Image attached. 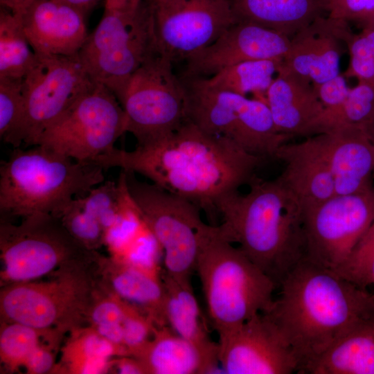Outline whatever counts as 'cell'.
<instances>
[{
	"label": "cell",
	"instance_id": "3",
	"mask_svg": "<svg viewBox=\"0 0 374 374\" xmlns=\"http://www.w3.org/2000/svg\"><path fill=\"white\" fill-rule=\"evenodd\" d=\"M249 190L225 193L214 203L221 234L238 244L247 256L279 287L306 258L303 207L278 177L254 176Z\"/></svg>",
	"mask_w": 374,
	"mask_h": 374
},
{
	"label": "cell",
	"instance_id": "11",
	"mask_svg": "<svg viewBox=\"0 0 374 374\" xmlns=\"http://www.w3.org/2000/svg\"><path fill=\"white\" fill-rule=\"evenodd\" d=\"M37 57L35 66L23 78L21 118L6 142L14 148L22 143L36 145L42 132L95 82L78 54Z\"/></svg>",
	"mask_w": 374,
	"mask_h": 374
},
{
	"label": "cell",
	"instance_id": "15",
	"mask_svg": "<svg viewBox=\"0 0 374 374\" xmlns=\"http://www.w3.org/2000/svg\"><path fill=\"white\" fill-rule=\"evenodd\" d=\"M217 343L224 373H297L298 362L292 350L264 313L256 314Z\"/></svg>",
	"mask_w": 374,
	"mask_h": 374
},
{
	"label": "cell",
	"instance_id": "14",
	"mask_svg": "<svg viewBox=\"0 0 374 374\" xmlns=\"http://www.w3.org/2000/svg\"><path fill=\"white\" fill-rule=\"evenodd\" d=\"M158 53L186 60L236 22L229 0H151Z\"/></svg>",
	"mask_w": 374,
	"mask_h": 374
},
{
	"label": "cell",
	"instance_id": "12",
	"mask_svg": "<svg viewBox=\"0 0 374 374\" xmlns=\"http://www.w3.org/2000/svg\"><path fill=\"white\" fill-rule=\"evenodd\" d=\"M90 299L86 276L73 268L64 269L50 280L6 285L0 295L1 315L7 322L39 330L69 329L88 316Z\"/></svg>",
	"mask_w": 374,
	"mask_h": 374
},
{
	"label": "cell",
	"instance_id": "19",
	"mask_svg": "<svg viewBox=\"0 0 374 374\" xmlns=\"http://www.w3.org/2000/svg\"><path fill=\"white\" fill-rule=\"evenodd\" d=\"M267 104L278 131L293 138L319 133L324 108L312 83L281 64L267 90Z\"/></svg>",
	"mask_w": 374,
	"mask_h": 374
},
{
	"label": "cell",
	"instance_id": "34",
	"mask_svg": "<svg viewBox=\"0 0 374 374\" xmlns=\"http://www.w3.org/2000/svg\"><path fill=\"white\" fill-rule=\"evenodd\" d=\"M120 196L118 181H104L78 199L82 208L99 222L105 232L116 220Z\"/></svg>",
	"mask_w": 374,
	"mask_h": 374
},
{
	"label": "cell",
	"instance_id": "38",
	"mask_svg": "<svg viewBox=\"0 0 374 374\" xmlns=\"http://www.w3.org/2000/svg\"><path fill=\"white\" fill-rule=\"evenodd\" d=\"M313 86L317 97L324 108L321 123V127L323 121L326 118L332 115L341 107L348 96L350 87L346 84L344 75L341 74L322 83L313 84Z\"/></svg>",
	"mask_w": 374,
	"mask_h": 374
},
{
	"label": "cell",
	"instance_id": "18",
	"mask_svg": "<svg viewBox=\"0 0 374 374\" xmlns=\"http://www.w3.org/2000/svg\"><path fill=\"white\" fill-rule=\"evenodd\" d=\"M21 17L26 37L37 55H77L88 36L85 15L57 0H34Z\"/></svg>",
	"mask_w": 374,
	"mask_h": 374
},
{
	"label": "cell",
	"instance_id": "32",
	"mask_svg": "<svg viewBox=\"0 0 374 374\" xmlns=\"http://www.w3.org/2000/svg\"><path fill=\"white\" fill-rule=\"evenodd\" d=\"M340 36L350 56L344 77L374 84V28L363 27L361 33L355 34L345 21L341 26Z\"/></svg>",
	"mask_w": 374,
	"mask_h": 374
},
{
	"label": "cell",
	"instance_id": "46",
	"mask_svg": "<svg viewBox=\"0 0 374 374\" xmlns=\"http://www.w3.org/2000/svg\"><path fill=\"white\" fill-rule=\"evenodd\" d=\"M360 24L362 27L374 28V10Z\"/></svg>",
	"mask_w": 374,
	"mask_h": 374
},
{
	"label": "cell",
	"instance_id": "40",
	"mask_svg": "<svg viewBox=\"0 0 374 374\" xmlns=\"http://www.w3.org/2000/svg\"><path fill=\"white\" fill-rule=\"evenodd\" d=\"M328 17L361 24L373 10L374 0H324Z\"/></svg>",
	"mask_w": 374,
	"mask_h": 374
},
{
	"label": "cell",
	"instance_id": "41",
	"mask_svg": "<svg viewBox=\"0 0 374 374\" xmlns=\"http://www.w3.org/2000/svg\"><path fill=\"white\" fill-rule=\"evenodd\" d=\"M54 362L52 349L42 344L31 355L24 368L28 373H45L52 370Z\"/></svg>",
	"mask_w": 374,
	"mask_h": 374
},
{
	"label": "cell",
	"instance_id": "8",
	"mask_svg": "<svg viewBox=\"0 0 374 374\" xmlns=\"http://www.w3.org/2000/svg\"><path fill=\"white\" fill-rule=\"evenodd\" d=\"M125 112L114 93L95 82L41 134L37 144L79 162H95L115 148L126 130Z\"/></svg>",
	"mask_w": 374,
	"mask_h": 374
},
{
	"label": "cell",
	"instance_id": "17",
	"mask_svg": "<svg viewBox=\"0 0 374 374\" xmlns=\"http://www.w3.org/2000/svg\"><path fill=\"white\" fill-rule=\"evenodd\" d=\"M328 163L336 194L371 188L374 143L364 126L344 125L314 135Z\"/></svg>",
	"mask_w": 374,
	"mask_h": 374
},
{
	"label": "cell",
	"instance_id": "25",
	"mask_svg": "<svg viewBox=\"0 0 374 374\" xmlns=\"http://www.w3.org/2000/svg\"><path fill=\"white\" fill-rule=\"evenodd\" d=\"M134 357L145 374L214 373L200 351L169 326H156L152 338Z\"/></svg>",
	"mask_w": 374,
	"mask_h": 374
},
{
	"label": "cell",
	"instance_id": "10",
	"mask_svg": "<svg viewBox=\"0 0 374 374\" xmlns=\"http://www.w3.org/2000/svg\"><path fill=\"white\" fill-rule=\"evenodd\" d=\"M130 195L163 252L165 272L190 279L195 269L201 208L190 200L157 185L141 181L124 170Z\"/></svg>",
	"mask_w": 374,
	"mask_h": 374
},
{
	"label": "cell",
	"instance_id": "30",
	"mask_svg": "<svg viewBox=\"0 0 374 374\" xmlns=\"http://www.w3.org/2000/svg\"><path fill=\"white\" fill-rule=\"evenodd\" d=\"M39 330L17 322H7L1 328L0 359L11 371L25 367L33 352L42 343Z\"/></svg>",
	"mask_w": 374,
	"mask_h": 374
},
{
	"label": "cell",
	"instance_id": "47",
	"mask_svg": "<svg viewBox=\"0 0 374 374\" xmlns=\"http://www.w3.org/2000/svg\"><path fill=\"white\" fill-rule=\"evenodd\" d=\"M374 143V123L364 126Z\"/></svg>",
	"mask_w": 374,
	"mask_h": 374
},
{
	"label": "cell",
	"instance_id": "26",
	"mask_svg": "<svg viewBox=\"0 0 374 374\" xmlns=\"http://www.w3.org/2000/svg\"><path fill=\"white\" fill-rule=\"evenodd\" d=\"M301 373L374 374V320L341 337Z\"/></svg>",
	"mask_w": 374,
	"mask_h": 374
},
{
	"label": "cell",
	"instance_id": "29",
	"mask_svg": "<svg viewBox=\"0 0 374 374\" xmlns=\"http://www.w3.org/2000/svg\"><path fill=\"white\" fill-rule=\"evenodd\" d=\"M38 57L24 33L21 17L1 7L0 11V78L23 79Z\"/></svg>",
	"mask_w": 374,
	"mask_h": 374
},
{
	"label": "cell",
	"instance_id": "7",
	"mask_svg": "<svg viewBox=\"0 0 374 374\" xmlns=\"http://www.w3.org/2000/svg\"><path fill=\"white\" fill-rule=\"evenodd\" d=\"M172 65L156 53L115 94L126 116L127 132L137 145L159 139L188 120L185 87Z\"/></svg>",
	"mask_w": 374,
	"mask_h": 374
},
{
	"label": "cell",
	"instance_id": "9",
	"mask_svg": "<svg viewBox=\"0 0 374 374\" xmlns=\"http://www.w3.org/2000/svg\"><path fill=\"white\" fill-rule=\"evenodd\" d=\"M0 249L7 285L34 280L92 251L69 234L60 217L45 213L23 217L19 225L3 219Z\"/></svg>",
	"mask_w": 374,
	"mask_h": 374
},
{
	"label": "cell",
	"instance_id": "1",
	"mask_svg": "<svg viewBox=\"0 0 374 374\" xmlns=\"http://www.w3.org/2000/svg\"><path fill=\"white\" fill-rule=\"evenodd\" d=\"M264 159L231 140L209 134L189 121L172 133L127 151L116 148L95 162L139 174L157 186L204 209L217 225L214 203L251 181Z\"/></svg>",
	"mask_w": 374,
	"mask_h": 374
},
{
	"label": "cell",
	"instance_id": "42",
	"mask_svg": "<svg viewBox=\"0 0 374 374\" xmlns=\"http://www.w3.org/2000/svg\"><path fill=\"white\" fill-rule=\"evenodd\" d=\"M115 366L121 374H145L141 362L134 357H123L116 362Z\"/></svg>",
	"mask_w": 374,
	"mask_h": 374
},
{
	"label": "cell",
	"instance_id": "43",
	"mask_svg": "<svg viewBox=\"0 0 374 374\" xmlns=\"http://www.w3.org/2000/svg\"><path fill=\"white\" fill-rule=\"evenodd\" d=\"M142 3V0H105V9L132 12Z\"/></svg>",
	"mask_w": 374,
	"mask_h": 374
},
{
	"label": "cell",
	"instance_id": "21",
	"mask_svg": "<svg viewBox=\"0 0 374 374\" xmlns=\"http://www.w3.org/2000/svg\"><path fill=\"white\" fill-rule=\"evenodd\" d=\"M276 158L285 165L278 177L298 199L303 209L336 195L328 163L314 135L299 143H284Z\"/></svg>",
	"mask_w": 374,
	"mask_h": 374
},
{
	"label": "cell",
	"instance_id": "23",
	"mask_svg": "<svg viewBox=\"0 0 374 374\" xmlns=\"http://www.w3.org/2000/svg\"><path fill=\"white\" fill-rule=\"evenodd\" d=\"M109 280L113 293L143 310L156 326H168L167 294L157 268H148L112 258Z\"/></svg>",
	"mask_w": 374,
	"mask_h": 374
},
{
	"label": "cell",
	"instance_id": "28",
	"mask_svg": "<svg viewBox=\"0 0 374 374\" xmlns=\"http://www.w3.org/2000/svg\"><path fill=\"white\" fill-rule=\"evenodd\" d=\"M281 63L270 60L246 61L226 67L209 77L199 78L212 88L244 96L251 93L256 98L265 101L267 90Z\"/></svg>",
	"mask_w": 374,
	"mask_h": 374
},
{
	"label": "cell",
	"instance_id": "27",
	"mask_svg": "<svg viewBox=\"0 0 374 374\" xmlns=\"http://www.w3.org/2000/svg\"><path fill=\"white\" fill-rule=\"evenodd\" d=\"M62 363L70 373L96 374L107 371L112 357L122 355L113 344L92 327L74 330L62 350Z\"/></svg>",
	"mask_w": 374,
	"mask_h": 374
},
{
	"label": "cell",
	"instance_id": "36",
	"mask_svg": "<svg viewBox=\"0 0 374 374\" xmlns=\"http://www.w3.org/2000/svg\"><path fill=\"white\" fill-rule=\"evenodd\" d=\"M24 110L23 79L0 78V137L6 142Z\"/></svg>",
	"mask_w": 374,
	"mask_h": 374
},
{
	"label": "cell",
	"instance_id": "16",
	"mask_svg": "<svg viewBox=\"0 0 374 374\" xmlns=\"http://www.w3.org/2000/svg\"><path fill=\"white\" fill-rule=\"evenodd\" d=\"M290 43V37L274 30L250 22H235L212 44L186 60V77H209L246 61L283 62Z\"/></svg>",
	"mask_w": 374,
	"mask_h": 374
},
{
	"label": "cell",
	"instance_id": "24",
	"mask_svg": "<svg viewBox=\"0 0 374 374\" xmlns=\"http://www.w3.org/2000/svg\"><path fill=\"white\" fill-rule=\"evenodd\" d=\"M236 22L256 24L289 37L323 15L324 0H231Z\"/></svg>",
	"mask_w": 374,
	"mask_h": 374
},
{
	"label": "cell",
	"instance_id": "39",
	"mask_svg": "<svg viewBox=\"0 0 374 374\" xmlns=\"http://www.w3.org/2000/svg\"><path fill=\"white\" fill-rule=\"evenodd\" d=\"M112 294L91 303L87 316L91 321V327L122 324L126 302Z\"/></svg>",
	"mask_w": 374,
	"mask_h": 374
},
{
	"label": "cell",
	"instance_id": "2",
	"mask_svg": "<svg viewBox=\"0 0 374 374\" xmlns=\"http://www.w3.org/2000/svg\"><path fill=\"white\" fill-rule=\"evenodd\" d=\"M262 312L274 323L298 362V373L335 341L374 320V294L307 259L280 283Z\"/></svg>",
	"mask_w": 374,
	"mask_h": 374
},
{
	"label": "cell",
	"instance_id": "22",
	"mask_svg": "<svg viewBox=\"0 0 374 374\" xmlns=\"http://www.w3.org/2000/svg\"><path fill=\"white\" fill-rule=\"evenodd\" d=\"M162 278L167 294L168 326L194 345L215 373L220 366L218 343L209 335L190 279H177L166 272Z\"/></svg>",
	"mask_w": 374,
	"mask_h": 374
},
{
	"label": "cell",
	"instance_id": "4",
	"mask_svg": "<svg viewBox=\"0 0 374 374\" xmlns=\"http://www.w3.org/2000/svg\"><path fill=\"white\" fill-rule=\"evenodd\" d=\"M195 262L209 322L218 339L258 313L267 311L277 288L217 225L203 222Z\"/></svg>",
	"mask_w": 374,
	"mask_h": 374
},
{
	"label": "cell",
	"instance_id": "35",
	"mask_svg": "<svg viewBox=\"0 0 374 374\" xmlns=\"http://www.w3.org/2000/svg\"><path fill=\"white\" fill-rule=\"evenodd\" d=\"M60 220L69 234L89 250L104 244V230L99 222L81 206L78 197L64 211Z\"/></svg>",
	"mask_w": 374,
	"mask_h": 374
},
{
	"label": "cell",
	"instance_id": "13",
	"mask_svg": "<svg viewBox=\"0 0 374 374\" xmlns=\"http://www.w3.org/2000/svg\"><path fill=\"white\" fill-rule=\"evenodd\" d=\"M303 210L305 259L335 270L374 222V187L358 193L336 194Z\"/></svg>",
	"mask_w": 374,
	"mask_h": 374
},
{
	"label": "cell",
	"instance_id": "45",
	"mask_svg": "<svg viewBox=\"0 0 374 374\" xmlns=\"http://www.w3.org/2000/svg\"><path fill=\"white\" fill-rule=\"evenodd\" d=\"M73 7L84 15L90 11L100 0H57Z\"/></svg>",
	"mask_w": 374,
	"mask_h": 374
},
{
	"label": "cell",
	"instance_id": "5",
	"mask_svg": "<svg viewBox=\"0 0 374 374\" xmlns=\"http://www.w3.org/2000/svg\"><path fill=\"white\" fill-rule=\"evenodd\" d=\"M104 171L96 162H79L41 145L15 148L0 166L1 215L60 217L74 199L104 181Z\"/></svg>",
	"mask_w": 374,
	"mask_h": 374
},
{
	"label": "cell",
	"instance_id": "31",
	"mask_svg": "<svg viewBox=\"0 0 374 374\" xmlns=\"http://www.w3.org/2000/svg\"><path fill=\"white\" fill-rule=\"evenodd\" d=\"M373 123L374 84L358 81L357 85L349 89L341 107L323 121L320 133L340 126H366Z\"/></svg>",
	"mask_w": 374,
	"mask_h": 374
},
{
	"label": "cell",
	"instance_id": "20",
	"mask_svg": "<svg viewBox=\"0 0 374 374\" xmlns=\"http://www.w3.org/2000/svg\"><path fill=\"white\" fill-rule=\"evenodd\" d=\"M342 21L323 15L316 18L291 37L289 51L281 65L312 84L340 74L344 42L339 29Z\"/></svg>",
	"mask_w": 374,
	"mask_h": 374
},
{
	"label": "cell",
	"instance_id": "37",
	"mask_svg": "<svg viewBox=\"0 0 374 374\" xmlns=\"http://www.w3.org/2000/svg\"><path fill=\"white\" fill-rule=\"evenodd\" d=\"M122 323L123 346L127 355L136 356L152 338L156 325L140 308L125 301Z\"/></svg>",
	"mask_w": 374,
	"mask_h": 374
},
{
	"label": "cell",
	"instance_id": "6",
	"mask_svg": "<svg viewBox=\"0 0 374 374\" xmlns=\"http://www.w3.org/2000/svg\"><path fill=\"white\" fill-rule=\"evenodd\" d=\"M157 53L150 3L132 12L105 9L78 57L91 78L115 95Z\"/></svg>",
	"mask_w": 374,
	"mask_h": 374
},
{
	"label": "cell",
	"instance_id": "44",
	"mask_svg": "<svg viewBox=\"0 0 374 374\" xmlns=\"http://www.w3.org/2000/svg\"><path fill=\"white\" fill-rule=\"evenodd\" d=\"M34 0H0L1 7L15 15L22 16Z\"/></svg>",
	"mask_w": 374,
	"mask_h": 374
},
{
	"label": "cell",
	"instance_id": "33",
	"mask_svg": "<svg viewBox=\"0 0 374 374\" xmlns=\"http://www.w3.org/2000/svg\"><path fill=\"white\" fill-rule=\"evenodd\" d=\"M333 271L361 288L374 287V222L346 259Z\"/></svg>",
	"mask_w": 374,
	"mask_h": 374
}]
</instances>
